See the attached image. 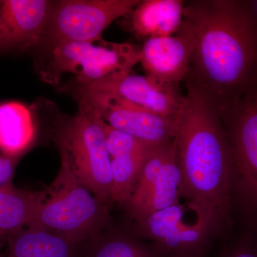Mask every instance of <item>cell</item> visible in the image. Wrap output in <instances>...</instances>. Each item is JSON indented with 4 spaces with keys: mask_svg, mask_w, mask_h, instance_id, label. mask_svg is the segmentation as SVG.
Listing matches in <instances>:
<instances>
[{
    "mask_svg": "<svg viewBox=\"0 0 257 257\" xmlns=\"http://www.w3.org/2000/svg\"><path fill=\"white\" fill-rule=\"evenodd\" d=\"M61 117L55 124L54 141L61 160L68 164L79 180L108 206L111 199V159L106 150L105 122L87 106Z\"/></svg>",
    "mask_w": 257,
    "mask_h": 257,
    "instance_id": "4",
    "label": "cell"
},
{
    "mask_svg": "<svg viewBox=\"0 0 257 257\" xmlns=\"http://www.w3.org/2000/svg\"><path fill=\"white\" fill-rule=\"evenodd\" d=\"M151 151L111 159L113 204L124 205L135 188L144 162Z\"/></svg>",
    "mask_w": 257,
    "mask_h": 257,
    "instance_id": "19",
    "label": "cell"
},
{
    "mask_svg": "<svg viewBox=\"0 0 257 257\" xmlns=\"http://www.w3.org/2000/svg\"><path fill=\"white\" fill-rule=\"evenodd\" d=\"M33 111L19 101L0 104V152L22 157L36 137Z\"/></svg>",
    "mask_w": 257,
    "mask_h": 257,
    "instance_id": "16",
    "label": "cell"
},
{
    "mask_svg": "<svg viewBox=\"0 0 257 257\" xmlns=\"http://www.w3.org/2000/svg\"><path fill=\"white\" fill-rule=\"evenodd\" d=\"M21 157L0 152V189L13 184L15 170Z\"/></svg>",
    "mask_w": 257,
    "mask_h": 257,
    "instance_id": "21",
    "label": "cell"
},
{
    "mask_svg": "<svg viewBox=\"0 0 257 257\" xmlns=\"http://www.w3.org/2000/svg\"><path fill=\"white\" fill-rule=\"evenodd\" d=\"M53 5L49 0H0V56L36 50Z\"/></svg>",
    "mask_w": 257,
    "mask_h": 257,
    "instance_id": "11",
    "label": "cell"
},
{
    "mask_svg": "<svg viewBox=\"0 0 257 257\" xmlns=\"http://www.w3.org/2000/svg\"><path fill=\"white\" fill-rule=\"evenodd\" d=\"M229 123L233 174L249 205L257 211V96L253 92L224 111Z\"/></svg>",
    "mask_w": 257,
    "mask_h": 257,
    "instance_id": "10",
    "label": "cell"
},
{
    "mask_svg": "<svg viewBox=\"0 0 257 257\" xmlns=\"http://www.w3.org/2000/svg\"><path fill=\"white\" fill-rule=\"evenodd\" d=\"M155 250L121 233L101 234L83 244L82 257H155Z\"/></svg>",
    "mask_w": 257,
    "mask_h": 257,
    "instance_id": "18",
    "label": "cell"
},
{
    "mask_svg": "<svg viewBox=\"0 0 257 257\" xmlns=\"http://www.w3.org/2000/svg\"><path fill=\"white\" fill-rule=\"evenodd\" d=\"M180 199L138 221L137 230L140 236L157 243L159 252H204L212 233L222 222L204 206Z\"/></svg>",
    "mask_w": 257,
    "mask_h": 257,
    "instance_id": "7",
    "label": "cell"
},
{
    "mask_svg": "<svg viewBox=\"0 0 257 257\" xmlns=\"http://www.w3.org/2000/svg\"><path fill=\"white\" fill-rule=\"evenodd\" d=\"M253 5H254L255 8H256V11H257V1H253Z\"/></svg>",
    "mask_w": 257,
    "mask_h": 257,
    "instance_id": "25",
    "label": "cell"
},
{
    "mask_svg": "<svg viewBox=\"0 0 257 257\" xmlns=\"http://www.w3.org/2000/svg\"><path fill=\"white\" fill-rule=\"evenodd\" d=\"M182 187L175 138L149 154L124 206L138 222L177 202L182 197Z\"/></svg>",
    "mask_w": 257,
    "mask_h": 257,
    "instance_id": "8",
    "label": "cell"
},
{
    "mask_svg": "<svg viewBox=\"0 0 257 257\" xmlns=\"http://www.w3.org/2000/svg\"><path fill=\"white\" fill-rule=\"evenodd\" d=\"M83 244L47 230L26 226L7 237L0 257H82Z\"/></svg>",
    "mask_w": 257,
    "mask_h": 257,
    "instance_id": "15",
    "label": "cell"
},
{
    "mask_svg": "<svg viewBox=\"0 0 257 257\" xmlns=\"http://www.w3.org/2000/svg\"><path fill=\"white\" fill-rule=\"evenodd\" d=\"M108 208L79 180L68 164L61 160L60 171L28 226L84 243L105 230L109 221Z\"/></svg>",
    "mask_w": 257,
    "mask_h": 257,
    "instance_id": "3",
    "label": "cell"
},
{
    "mask_svg": "<svg viewBox=\"0 0 257 257\" xmlns=\"http://www.w3.org/2000/svg\"><path fill=\"white\" fill-rule=\"evenodd\" d=\"M140 62L141 47L101 37L62 44L36 68L40 79L50 85H57L63 74L71 73L75 75L74 84L87 86L109 76L130 73Z\"/></svg>",
    "mask_w": 257,
    "mask_h": 257,
    "instance_id": "5",
    "label": "cell"
},
{
    "mask_svg": "<svg viewBox=\"0 0 257 257\" xmlns=\"http://www.w3.org/2000/svg\"><path fill=\"white\" fill-rule=\"evenodd\" d=\"M155 257H202L203 252H185V251H172V252H159L155 250Z\"/></svg>",
    "mask_w": 257,
    "mask_h": 257,
    "instance_id": "23",
    "label": "cell"
},
{
    "mask_svg": "<svg viewBox=\"0 0 257 257\" xmlns=\"http://www.w3.org/2000/svg\"><path fill=\"white\" fill-rule=\"evenodd\" d=\"M194 37L189 85L220 114L257 87V11L253 1H199L186 5ZM189 76V75H188Z\"/></svg>",
    "mask_w": 257,
    "mask_h": 257,
    "instance_id": "1",
    "label": "cell"
},
{
    "mask_svg": "<svg viewBox=\"0 0 257 257\" xmlns=\"http://www.w3.org/2000/svg\"><path fill=\"white\" fill-rule=\"evenodd\" d=\"M71 94L78 104L91 108L111 127L152 146L172 141L177 135V116L166 117L145 110L111 94L72 84Z\"/></svg>",
    "mask_w": 257,
    "mask_h": 257,
    "instance_id": "9",
    "label": "cell"
},
{
    "mask_svg": "<svg viewBox=\"0 0 257 257\" xmlns=\"http://www.w3.org/2000/svg\"><path fill=\"white\" fill-rule=\"evenodd\" d=\"M186 4L181 0H144L125 18L126 26L138 38L171 36L182 28Z\"/></svg>",
    "mask_w": 257,
    "mask_h": 257,
    "instance_id": "14",
    "label": "cell"
},
{
    "mask_svg": "<svg viewBox=\"0 0 257 257\" xmlns=\"http://www.w3.org/2000/svg\"><path fill=\"white\" fill-rule=\"evenodd\" d=\"M214 104L189 85L177 116L182 197L204 206L223 222L230 209L232 157Z\"/></svg>",
    "mask_w": 257,
    "mask_h": 257,
    "instance_id": "2",
    "label": "cell"
},
{
    "mask_svg": "<svg viewBox=\"0 0 257 257\" xmlns=\"http://www.w3.org/2000/svg\"><path fill=\"white\" fill-rule=\"evenodd\" d=\"M6 236H0V251H1L2 248L4 247L5 243H6Z\"/></svg>",
    "mask_w": 257,
    "mask_h": 257,
    "instance_id": "24",
    "label": "cell"
},
{
    "mask_svg": "<svg viewBox=\"0 0 257 257\" xmlns=\"http://www.w3.org/2000/svg\"><path fill=\"white\" fill-rule=\"evenodd\" d=\"M194 44L192 28L184 20L182 28L175 35L145 40L140 63L147 75L177 86L188 77Z\"/></svg>",
    "mask_w": 257,
    "mask_h": 257,
    "instance_id": "13",
    "label": "cell"
},
{
    "mask_svg": "<svg viewBox=\"0 0 257 257\" xmlns=\"http://www.w3.org/2000/svg\"><path fill=\"white\" fill-rule=\"evenodd\" d=\"M106 146L110 159L151 151L155 146L111 127L105 123Z\"/></svg>",
    "mask_w": 257,
    "mask_h": 257,
    "instance_id": "20",
    "label": "cell"
},
{
    "mask_svg": "<svg viewBox=\"0 0 257 257\" xmlns=\"http://www.w3.org/2000/svg\"><path fill=\"white\" fill-rule=\"evenodd\" d=\"M255 93H256V95L257 96V87L256 90H255Z\"/></svg>",
    "mask_w": 257,
    "mask_h": 257,
    "instance_id": "26",
    "label": "cell"
},
{
    "mask_svg": "<svg viewBox=\"0 0 257 257\" xmlns=\"http://www.w3.org/2000/svg\"><path fill=\"white\" fill-rule=\"evenodd\" d=\"M140 3V0L54 2L46 30L35 50V67L62 44L101 38L113 22L125 18Z\"/></svg>",
    "mask_w": 257,
    "mask_h": 257,
    "instance_id": "6",
    "label": "cell"
},
{
    "mask_svg": "<svg viewBox=\"0 0 257 257\" xmlns=\"http://www.w3.org/2000/svg\"><path fill=\"white\" fill-rule=\"evenodd\" d=\"M45 198L46 191L20 189L13 184L0 189V236L8 237L30 226Z\"/></svg>",
    "mask_w": 257,
    "mask_h": 257,
    "instance_id": "17",
    "label": "cell"
},
{
    "mask_svg": "<svg viewBox=\"0 0 257 257\" xmlns=\"http://www.w3.org/2000/svg\"><path fill=\"white\" fill-rule=\"evenodd\" d=\"M224 257H257V248L247 244L239 245Z\"/></svg>",
    "mask_w": 257,
    "mask_h": 257,
    "instance_id": "22",
    "label": "cell"
},
{
    "mask_svg": "<svg viewBox=\"0 0 257 257\" xmlns=\"http://www.w3.org/2000/svg\"><path fill=\"white\" fill-rule=\"evenodd\" d=\"M82 87L111 94L134 106L166 117H176L184 101V96L179 94L177 86L160 82L147 74L139 75L131 72L116 74Z\"/></svg>",
    "mask_w": 257,
    "mask_h": 257,
    "instance_id": "12",
    "label": "cell"
}]
</instances>
